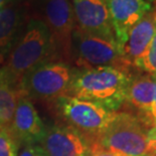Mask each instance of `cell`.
I'll return each mask as SVG.
<instances>
[{
  "mask_svg": "<svg viewBox=\"0 0 156 156\" xmlns=\"http://www.w3.org/2000/svg\"><path fill=\"white\" fill-rule=\"evenodd\" d=\"M132 78V72L114 67L78 69L67 95L119 112L125 104Z\"/></svg>",
  "mask_w": 156,
  "mask_h": 156,
  "instance_id": "1",
  "label": "cell"
},
{
  "mask_svg": "<svg viewBox=\"0 0 156 156\" xmlns=\"http://www.w3.org/2000/svg\"><path fill=\"white\" fill-rule=\"evenodd\" d=\"M49 61H55L51 34L44 22L31 12L21 35L0 68V73L19 86L26 73Z\"/></svg>",
  "mask_w": 156,
  "mask_h": 156,
  "instance_id": "2",
  "label": "cell"
},
{
  "mask_svg": "<svg viewBox=\"0 0 156 156\" xmlns=\"http://www.w3.org/2000/svg\"><path fill=\"white\" fill-rule=\"evenodd\" d=\"M46 106L56 122L75 129L94 145L116 113L96 103L68 95L55 99Z\"/></svg>",
  "mask_w": 156,
  "mask_h": 156,
  "instance_id": "3",
  "label": "cell"
},
{
  "mask_svg": "<svg viewBox=\"0 0 156 156\" xmlns=\"http://www.w3.org/2000/svg\"><path fill=\"white\" fill-rule=\"evenodd\" d=\"M78 69L68 62L49 61L30 69L19 82V89L30 100L48 104L67 95Z\"/></svg>",
  "mask_w": 156,
  "mask_h": 156,
  "instance_id": "4",
  "label": "cell"
},
{
  "mask_svg": "<svg viewBox=\"0 0 156 156\" xmlns=\"http://www.w3.org/2000/svg\"><path fill=\"white\" fill-rule=\"evenodd\" d=\"M31 12L48 26L55 61L72 65V36L76 28L72 0H31Z\"/></svg>",
  "mask_w": 156,
  "mask_h": 156,
  "instance_id": "5",
  "label": "cell"
},
{
  "mask_svg": "<svg viewBox=\"0 0 156 156\" xmlns=\"http://www.w3.org/2000/svg\"><path fill=\"white\" fill-rule=\"evenodd\" d=\"M94 146L126 156H153L148 146L145 125L136 115L125 111L115 113Z\"/></svg>",
  "mask_w": 156,
  "mask_h": 156,
  "instance_id": "6",
  "label": "cell"
},
{
  "mask_svg": "<svg viewBox=\"0 0 156 156\" xmlns=\"http://www.w3.org/2000/svg\"><path fill=\"white\" fill-rule=\"evenodd\" d=\"M72 66L78 69L114 67L131 72L116 39L93 35L75 28L72 36Z\"/></svg>",
  "mask_w": 156,
  "mask_h": 156,
  "instance_id": "7",
  "label": "cell"
},
{
  "mask_svg": "<svg viewBox=\"0 0 156 156\" xmlns=\"http://www.w3.org/2000/svg\"><path fill=\"white\" fill-rule=\"evenodd\" d=\"M41 145L48 156H90L94 147L84 135L58 122L46 126Z\"/></svg>",
  "mask_w": 156,
  "mask_h": 156,
  "instance_id": "8",
  "label": "cell"
},
{
  "mask_svg": "<svg viewBox=\"0 0 156 156\" xmlns=\"http://www.w3.org/2000/svg\"><path fill=\"white\" fill-rule=\"evenodd\" d=\"M9 130L19 142L20 147L34 144L41 145L45 136V123L39 116L34 102L23 93L17 101Z\"/></svg>",
  "mask_w": 156,
  "mask_h": 156,
  "instance_id": "9",
  "label": "cell"
},
{
  "mask_svg": "<svg viewBox=\"0 0 156 156\" xmlns=\"http://www.w3.org/2000/svg\"><path fill=\"white\" fill-rule=\"evenodd\" d=\"M76 28L86 34L116 39L105 0H72Z\"/></svg>",
  "mask_w": 156,
  "mask_h": 156,
  "instance_id": "10",
  "label": "cell"
},
{
  "mask_svg": "<svg viewBox=\"0 0 156 156\" xmlns=\"http://www.w3.org/2000/svg\"><path fill=\"white\" fill-rule=\"evenodd\" d=\"M31 16V0L14 1L0 9V65H3Z\"/></svg>",
  "mask_w": 156,
  "mask_h": 156,
  "instance_id": "11",
  "label": "cell"
},
{
  "mask_svg": "<svg viewBox=\"0 0 156 156\" xmlns=\"http://www.w3.org/2000/svg\"><path fill=\"white\" fill-rule=\"evenodd\" d=\"M116 41L122 51L130 29L153 8L146 0H105Z\"/></svg>",
  "mask_w": 156,
  "mask_h": 156,
  "instance_id": "12",
  "label": "cell"
},
{
  "mask_svg": "<svg viewBox=\"0 0 156 156\" xmlns=\"http://www.w3.org/2000/svg\"><path fill=\"white\" fill-rule=\"evenodd\" d=\"M156 30V5L130 29L122 48L126 62L134 69L135 62L147 51Z\"/></svg>",
  "mask_w": 156,
  "mask_h": 156,
  "instance_id": "13",
  "label": "cell"
},
{
  "mask_svg": "<svg viewBox=\"0 0 156 156\" xmlns=\"http://www.w3.org/2000/svg\"><path fill=\"white\" fill-rule=\"evenodd\" d=\"M156 92V81L150 75L133 76L126 93L124 105L137 112V117L144 125L150 114Z\"/></svg>",
  "mask_w": 156,
  "mask_h": 156,
  "instance_id": "14",
  "label": "cell"
},
{
  "mask_svg": "<svg viewBox=\"0 0 156 156\" xmlns=\"http://www.w3.org/2000/svg\"><path fill=\"white\" fill-rule=\"evenodd\" d=\"M19 86L13 84L0 73V127L9 129L21 95Z\"/></svg>",
  "mask_w": 156,
  "mask_h": 156,
  "instance_id": "15",
  "label": "cell"
},
{
  "mask_svg": "<svg viewBox=\"0 0 156 156\" xmlns=\"http://www.w3.org/2000/svg\"><path fill=\"white\" fill-rule=\"evenodd\" d=\"M134 69L144 72L152 77H156V30L147 51L135 62Z\"/></svg>",
  "mask_w": 156,
  "mask_h": 156,
  "instance_id": "16",
  "label": "cell"
},
{
  "mask_svg": "<svg viewBox=\"0 0 156 156\" xmlns=\"http://www.w3.org/2000/svg\"><path fill=\"white\" fill-rule=\"evenodd\" d=\"M20 144L7 128H0V156H18Z\"/></svg>",
  "mask_w": 156,
  "mask_h": 156,
  "instance_id": "17",
  "label": "cell"
},
{
  "mask_svg": "<svg viewBox=\"0 0 156 156\" xmlns=\"http://www.w3.org/2000/svg\"><path fill=\"white\" fill-rule=\"evenodd\" d=\"M18 156H48L45 150L39 144L21 146Z\"/></svg>",
  "mask_w": 156,
  "mask_h": 156,
  "instance_id": "18",
  "label": "cell"
},
{
  "mask_svg": "<svg viewBox=\"0 0 156 156\" xmlns=\"http://www.w3.org/2000/svg\"><path fill=\"white\" fill-rule=\"evenodd\" d=\"M147 141L152 155L156 156V126L147 130Z\"/></svg>",
  "mask_w": 156,
  "mask_h": 156,
  "instance_id": "19",
  "label": "cell"
},
{
  "mask_svg": "<svg viewBox=\"0 0 156 156\" xmlns=\"http://www.w3.org/2000/svg\"><path fill=\"white\" fill-rule=\"evenodd\" d=\"M90 156H126L124 154L118 153L115 151H110V150H106L98 146H94L92 150V153Z\"/></svg>",
  "mask_w": 156,
  "mask_h": 156,
  "instance_id": "20",
  "label": "cell"
},
{
  "mask_svg": "<svg viewBox=\"0 0 156 156\" xmlns=\"http://www.w3.org/2000/svg\"><path fill=\"white\" fill-rule=\"evenodd\" d=\"M153 78L156 81V77H153ZM147 124L156 126V92H155V97H154L153 104H152L150 114H149V117H148V120H147ZM153 126H152V127H153Z\"/></svg>",
  "mask_w": 156,
  "mask_h": 156,
  "instance_id": "21",
  "label": "cell"
},
{
  "mask_svg": "<svg viewBox=\"0 0 156 156\" xmlns=\"http://www.w3.org/2000/svg\"><path fill=\"white\" fill-rule=\"evenodd\" d=\"M16 0H0V9H1L3 6H5L6 4H8V3L10 2H14Z\"/></svg>",
  "mask_w": 156,
  "mask_h": 156,
  "instance_id": "22",
  "label": "cell"
},
{
  "mask_svg": "<svg viewBox=\"0 0 156 156\" xmlns=\"http://www.w3.org/2000/svg\"><path fill=\"white\" fill-rule=\"evenodd\" d=\"M146 1H148V2H150V3H152V2H156V0H146Z\"/></svg>",
  "mask_w": 156,
  "mask_h": 156,
  "instance_id": "23",
  "label": "cell"
},
{
  "mask_svg": "<svg viewBox=\"0 0 156 156\" xmlns=\"http://www.w3.org/2000/svg\"><path fill=\"white\" fill-rule=\"evenodd\" d=\"M16 1H27V0H16Z\"/></svg>",
  "mask_w": 156,
  "mask_h": 156,
  "instance_id": "24",
  "label": "cell"
},
{
  "mask_svg": "<svg viewBox=\"0 0 156 156\" xmlns=\"http://www.w3.org/2000/svg\"><path fill=\"white\" fill-rule=\"evenodd\" d=\"M0 128H1V127H0Z\"/></svg>",
  "mask_w": 156,
  "mask_h": 156,
  "instance_id": "25",
  "label": "cell"
}]
</instances>
